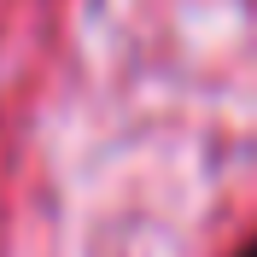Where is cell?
Instances as JSON below:
<instances>
[{
	"mask_svg": "<svg viewBox=\"0 0 257 257\" xmlns=\"http://www.w3.org/2000/svg\"><path fill=\"white\" fill-rule=\"evenodd\" d=\"M234 257H257V234H251V240H245V245H240Z\"/></svg>",
	"mask_w": 257,
	"mask_h": 257,
	"instance_id": "1",
	"label": "cell"
}]
</instances>
